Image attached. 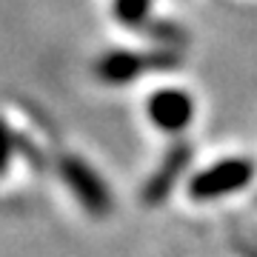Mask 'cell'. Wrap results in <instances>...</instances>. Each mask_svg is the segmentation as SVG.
I'll return each instance as SVG.
<instances>
[{"label":"cell","mask_w":257,"mask_h":257,"mask_svg":"<svg viewBox=\"0 0 257 257\" xmlns=\"http://www.w3.org/2000/svg\"><path fill=\"white\" fill-rule=\"evenodd\" d=\"M146 114L160 132L180 135L194 117V100L183 89H157L146 100Z\"/></svg>","instance_id":"obj_4"},{"label":"cell","mask_w":257,"mask_h":257,"mask_svg":"<svg viewBox=\"0 0 257 257\" xmlns=\"http://www.w3.org/2000/svg\"><path fill=\"white\" fill-rule=\"evenodd\" d=\"M180 63H183V49L155 46L149 52V66H152V72H175Z\"/></svg>","instance_id":"obj_9"},{"label":"cell","mask_w":257,"mask_h":257,"mask_svg":"<svg viewBox=\"0 0 257 257\" xmlns=\"http://www.w3.org/2000/svg\"><path fill=\"white\" fill-rule=\"evenodd\" d=\"M143 72H152L149 66V52H126V49H114L106 52L103 57H97L94 63V77L106 86H126V83L138 80Z\"/></svg>","instance_id":"obj_5"},{"label":"cell","mask_w":257,"mask_h":257,"mask_svg":"<svg viewBox=\"0 0 257 257\" xmlns=\"http://www.w3.org/2000/svg\"><path fill=\"white\" fill-rule=\"evenodd\" d=\"M140 32H143V35H146L155 46L183 49L186 43H189V32H186L177 20H149Z\"/></svg>","instance_id":"obj_6"},{"label":"cell","mask_w":257,"mask_h":257,"mask_svg":"<svg viewBox=\"0 0 257 257\" xmlns=\"http://www.w3.org/2000/svg\"><path fill=\"white\" fill-rule=\"evenodd\" d=\"M114 20L126 29H143L152 20V0H114Z\"/></svg>","instance_id":"obj_7"},{"label":"cell","mask_w":257,"mask_h":257,"mask_svg":"<svg viewBox=\"0 0 257 257\" xmlns=\"http://www.w3.org/2000/svg\"><path fill=\"white\" fill-rule=\"evenodd\" d=\"M192 157H194V152H192V146H189L186 140L172 143V146L166 149L160 166L146 177V183H143V189H140V200L146 203V206H160V203L172 194V189L177 186V180L183 177V172L189 169V163H192Z\"/></svg>","instance_id":"obj_3"},{"label":"cell","mask_w":257,"mask_h":257,"mask_svg":"<svg viewBox=\"0 0 257 257\" xmlns=\"http://www.w3.org/2000/svg\"><path fill=\"white\" fill-rule=\"evenodd\" d=\"M254 180V163L248 157H226L220 163L203 169L189 180V197L194 200H214L231 192L246 189Z\"/></svg>","instance_id":"obj_2"},{"label":"cell","mask_w":257,"mask_h":257,"mask_svg":"<svg viewBox=\"0 0 257 257\" xmlns=\"http://www.w3.org/2000/svg\"><path fill=\"white\" fill-rule=\"evenodd\" d=\"M18 135H15V128L6 123V120L0 117V175H6L12 169V163H15V155H18Z\"/></svg>","instance_id":"obj_8"},{"label":"cell","mask_w":257,"mask_h":257,"mask_svg":"<svg viewBox=\"0 0 257 257\" xmlns=\"http://www.w3.org/2000/svg\"><path fill=\"white\" fill-rule=\"evenodd\" d=\"M57 172H60V177H63L66 189L74 194V200L80 203L92 217H106V214L111 211L114 200H111L109 186H106V180H103L83 157L63 155L60 160H57Z\"/></svg>","instance_id":"obj_1"}]
</instances>
